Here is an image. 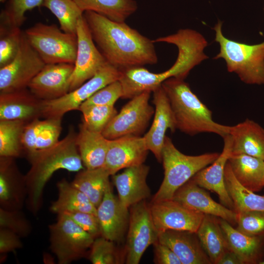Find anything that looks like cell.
I'll list each match as a JSON object with an SVG mask.
<instances>
[{
    "mask_svg": "<svg viewBox=\"0 0 264 264\" xmlns=\"http://www.w3.org/2000/svg\"><path fill=\"white\" fill-rule=\"evenodd\" d=\"M84 17L94 43L110 65L122 70L157 63L153 41L125 22L90 11H85Z\"/></svg>",
    "mask_w": 264,
    "mask_h": 264,
    "instance_id": "1",
    "label": "cell"
},
{
    "mask_svg": "<svg viewBox=\"0 0 264 264\" xmlns=\"http://www.w3.org/2000/svg\"><path fill=\"white\" fill-rule=\"evenodd\" d=\"M77 134L71 129L53 146L28 155L31 167L24 178L29 205L34 212L39 209L44 186L55 172L60 169L79 172L83 169Z\"/></svg>",
    "mask_w": 264,
    "mask_h": 264,
    "instance_id": "2",
    "label": "cell"
},
{
    "mask_svg": "<svg viewBox=\"0 0 264 264\" xmlns=\"http://www.w3.org/2000/svg\"><path fill=\"white\" fill-rule=\"evenodd\" d=\"M170 101L176 129L190 135L213 133L223 138L231 126L216 122L212 111L192 91L184 79L170 78L161 85Z\"/></svg>",
    "mask_w": 264,
    "mask_h": 264,
    "instance_id": "3",
    "label": "cell"
},
{
    "mask_svg": "<svg viewBox=\"0 0 264 264\" xmlns=\"http://www.w3.org/2000/svg\"><path fill=\"white\" fill-rule=\"evenodd\" d=\"M153 42L173 44L177 46L178 52L176 61L168 70L159 73L147 69L142 71L141 81L149 91H153L170 78L184 80L191 69L208 58L204 52L208 45L207 41L201 34L192 29H180L175 34L158 38Z\"/></svg>",
    "mask_w": 264,
    "mask_h": 264,
    "instance_id": "4",
    "label": "cell"
},
{
    "mask_svg": "<svg viewBox=\"0 0 264 264\" xmlns=\"http://www.w3.org/2000/svg\"><path fill=\"white\" fill-rule=\"evenodd\" d=\"M222 22L219 21L213 27L215 41L219 44V53L214 59H223L228 71L238 75L247 84H264V41L248 44L230 40L222 32Z\"/></svg>",
    "mask_w": 264,
    "mask_h": 264,
    "instance_id": "5",
    "label": "cell"
},
{
    "mask_svg": "<svg viewBox=\"0 0 264 264\" xmlns=\"http://www.w3.org/2000/svg\"><path fill=\"white\" fill-rule=\"evenodd\" d=\"M219 154L217 153L198 155L184 154L177 149L171 139L166 136L162 151L164 176L152 202L172 199L180 187L198 172L214 162Z\"/></svg>",
    "mask_w": 264,
    "mask_h": 264,
    "instance_id": "6",
    "label": "cell"
},
{
    "mask_svg": "<svg viewBox=\"0 0 264 264\" xmlns=\"http://www.w3.org/2000/svg\"><path fill=\"white\" fill-rule=\"evenodd\" d=\"M24 34L45 64H74L77 48L76 35L66 33L55 24L42 22L27 28Z\"/></svg>",
    "mask_w": 264,
    "mask_h": 264,
    "instance_id": "7",
    "label": "cell"
},
{
    "mask_svg": "<svg viewBox=\"0 0 264 264\" xmlns=\"http://www.w3.org/2000/svg\"><path fill=\"white\" fill-rule=\"evenodd\" d=\"M49 228L50 248L60 264H68L80 258L95 239L65 213L58 214L56 222Z\"/></svg>",
    "mask_w": 264,
    "mask_h": 264,
    "instance_id": "8",
    "label": "cell"
},
{
    "mask_svg": "<svg viewBox=\"0 0 264 264\" xmlns=\"http://www.w3.org/2000/svg\"><path fill=\"white\" fill-rule=\"evenodd\" d=\"M120 70L108 63L91 78L79 87L55 99L42 100L41 116L62 118L67 112L78 110L80 105L99 89L117 80Z\"/></svg>",
    "mask_w": 264,
    "mask_h": 264,
    "instance_id": "9",
    "label": "cell"
},
{
    "mask_svg": "<svg viewBox=\"0 0 264 264\" xmlns=\"http://www.w3.org/2000/svg\"><path fill=\"white\" fill-rule=\"evenodd\" d=\"M150 91L131 99L111 119L102 133L111 140L126 135H140L149 125L154 110L149 104Z\"/></svg>",
    "mask_w": 264,
    "mask_h": 264,
    "instance_id": "10",
    "label": "cell"
},
{
    "mask_svg": "<svg viewBox=\"0 0 264 264\" xmlns=\"http://www.w3.org/2000/svg\"><path fill=\"white\" fill-rule=\"evenodd\" d=\"M45 64L27 41L23 32L19 50L8 65L0 67V91L6 93L28 88Z\"/></svg>",
    "mask_w": 264,
    "mask_h": 264,
    "instance_id": "11",
    "label": "cell"
},
{
    "mask_svg": "<svg viewBox=\"0 0 264 264\" xmlns=\"http://www.w3.org/2000/svg\"><path fill=\"white\" fill-rule=\"evenodd\" d=\"M126 246V263L138 264L147 248L158 241L150 206L145 200L130 207Z\"/></svg>",
    "mask_w": 264,
    "mask_h": 264,
    "instance_id": "12",
    "label": "cell"
},
{
    "mask_svg": "<svg viewBox=\"0 0 264 264\" xmlns=\"http://www.w3.org/2000/svg\"><path fill=\"white\" fill-rule=\"evenodd\" d=\"M76 36L77 53L69 92L91 78L108 63L95 46L84 15L78 21Z\"/></svg>",
    "mask_w": 264,
    "mask_h": 264,
    "instance_id": "13",
    "label": "cell"
},
{
    "mask_svg": "<svg viewBox=\"0 0 264 264\" xmlns=\"http://www.w3.org/2000/svg\"><path fill=\"white\" fill-rule=\"evenodd\" d=\"M150 207L158 233L167 230L196 233L204 216L173 199L153 202Z\"/></svg>",
    "mask_w": 264,
    "mask_h": 264,
    "instance_id": "14",
    "label": "cell"
},
{
    "mask_svg": "<svg viewBox=\"0 0 264 264\" xmlns=\"http://www.w3.org/2000/svg\"><path fill=\"white\" fill-rule=\"evenodd\" d=\"M74 67V65L70 63L45 64L31 80L28 88L41 100L61 97L69 92Z\"/></svg>",
    "mask_w": 264,
    "mask_h": 264,
    "instance_id": "15",
    "label": "cell"
},
{
    "mask_svg": "<svg viewBox=\"0 0 264 264\" xmlns=\"http://www.w3.org/2000/svg\"><path fill=\"white\" fill-rule=\"evenodd\" d=\"M148 151L143 136L126 135L109 139L103 167L112 176L122 169L143 164Z\"/></svg>",
    "mask_w": 264,
    "mask_h": 264,
    "instance_id": "16",
    "label": "cell"
},
{
    "mask_svg": "<svg viewBox=\"0 0 264 264\" xmlns=\"http://www.w3.org/2000/svg\"><path fill=\"white\" fill-rule=\"evenodd\" d=\"M153 92L154 117L150 129L143 137L149 151L161 162L165 133L169 129L174 132L176 127L169 100L162 86Z\"/></svg>",
    "mask_w": 264,
    "mask_h": 264,
    "instance_id": "17",
    "label": "cell"
},
{
    "mask_svg": "<svg viewBox=\"0 0 264 264\" xmlns=\"http://www.w3.org/2000/svg\"><path fill=\"white\" fill-rule=\"evenodd\" d=\"M101 236L113 242L122 239L129 225L130 212L113 194L110 182L106 186L103 199L97 207Z\"/></svg>",
    "mask_w": 264,
    "mask_h": 264,
    "instance_id": "18",
    "label": "cell"
},
{
    "mask_svg": "<svg viewBox=\"0 0 264 264\" xmlns=\"http://www.w3.org/2000/svg\"><path fill=\"white\" fill-rule=\"evenodd\" d=\"M172 199L204 215L220 217L232 224L237 223V214L234 210L216 202L192 179L176 192Z\"/></svg>",
    "mask_w": 264,
    "mask_h": 264,
    "instance_id": "19",
    "label": "cell"
},
{
    "mask_svg": "<svg viewBox=\"0 0 264 264\" xmlns=\"http://www.w3.org/2000/svg\"><path fill=\"white\" fill-rule=\"evenodd\" d=\"M223 150L208 167L198 172L191 179L198 186L216 193L222 204L234 210V205L225 187L224 170L232 152V138L230 134L223 138Z\"/></svg>",
    "mask_w": 264,
    "mask_h": 264,
    "instance_id": "20",
    "label": "cell"
},
{
    "mask_svg": "<svg viewBox=\"0 0 264 264\" xmlns=\"http://www.w3.org/2000/svg\"><path fill=\"white\" fill-rule=\"evenodd\" d=\"M149 166L142 164L125 169L121 173L112 175L121 204L129 208L150 196L147 183Z\"/></svg>",
    "mask_w": 264,
    "mask_h": 264,
    "instance_id": "21",
    "label": "cell"
},
{
    "mask_svg": "<svg viewBox=\"0 0 264 264\" xmlns=\"http://www.w3.org/2000/svg\"><path fill=\"white\" fill-rule=\"evenodd\" d=\"M42 100L27 88L0 93V120L28 123L41 116Z\"/></svg>",
    "mask_w": 264,
    "mask_h": 264,
    "instance_id": "22",
    "label": "cell"
},
{
    "mask_svg": "<svg viewBox=\"0 0 264 264\" xmlns=\"http://www.w3.org/2000/svg\"><path fill=\"white\" fill-rule=\"evenodd\" d=\"M195 234L187 231L167 230L158 233V241L169 247L182 264H211Z\"/></svg>",
    "mask_w": 264,
    "mask_h": 264,
    "instance_id": "23",
    "label": "cell"
},
{
    "mask_svg": "<svg viewBox=\"0 0 264 264\" xmlns=\"http://www.w3.org/2000/svg\"><path fill=\"white\" fill-rule=\"evenodd\" d=\"M234 154H243L264 161V129L253 120L246 119L231 126Z\"/></svg>",
    "mask_w": 264,
    "mask_h": 264,
    "instance_id": "24",
    "label": "cell"
},
{
    "mask_svg": "<svg viewBox=\"0 0 264 264\" xmlns=\"http://www.w3.org/2000/svg\"><path fill=\"white\" fill-rule=\"evenodd\" d=\"M109 139L101 132L88 130L83 123L77 134L78 151L86 169H94L103 167L109 146Z\"/></svg>",
    "mask_w": 264,
    "mask_h": 264,
    "instance_id": "25",
    "label": "cell"
},
{
    "mask_svg": "<svg viewBox=\"0 0 264 264\" xmlns=\"http://www.w3.org/2000/svg\"><path fill=\"white\" fill-rule=\"evenodd\" d=\"M232 172L244 187L255 192L264 188V161L243 154H231L228 158Z\"/></svg>",
    "mask_w": 264,
    "mask_h": 264,
    "instance_id": "26",
    "label": "cell"
},
{
    "mask_svg": "<svg viewBox=\"0 0 264 264\" xmlns=\"http://www.w3.org/2000/svg\"><path fill=\"white\" fill-rule=\"evenodd\" d=\"M12 159L0 157V201L1 208L18 210L22 202L25 182L24 178L23 179L20 178L14 168Z\"/></svg>",
    "mask_w": 264,
    "mask_h": 264,
    "instance_id": "27",
    "label": "cell"
},
{
    "mask_svg": "<svg viewBox=\"0 0 264 264\" xmlns=\"http://www.w3.org/2000/svg\"><path fill=\"white\" fill-rule=\"evenodd\" d=\"M196 235L212 263L217 264L224 253L229 250L220 223L213 216L204 215Z\"/></svg>",
    "mask_w": 264,
    "mask_h": 264,
    "instance_id": "28",
    "label": "cell"
},
{
    "mask_svg": "<svg viewBox=\"0 0 264 264\" xmlns=\"http://www.w3.org/2000/svg\"><path fill=\"white\" fill-rule=\"evenodd\" d=\"M220 223L229 249L234 252L243 264L255 263L262 246V237L245 235L222 219Z\"/></svg>",
    "mask_w": 264,
    "mask_h": 264,
    "instance_id": "29",
    "label": "cell"
},
{
    "mask_svg": "<svg viewBox=\"0 0 264 264\" xmlns=\"http://www.w3.org/2000/svg\"><path fill=\"white\" fill-rule=\"evenodd\" d=\"M224 182L237 213L248 211L264 212V196L256 194L242 186L235 177L228 161L224 170Z\"/></svg>",
    "mask_w": 264,
    "mask_h": 264,
    "instance_id": "30",
    "label": "cell"
},
{
    "mask_svg": "<svg viewBox=\"0 0 264 264\" xmlns=\"http://www.w3.org/2000/svg\"><path fill=\"white\" fill-rule=\"evenodd\" d=\"M58 197L50 210L57 214L72 212H84L96 215L97 208L81 191L71 183L62 180L57 183Z\"/></svg>",
    "mask_w": 264,
    "mask_h": 264,
    "instance_id": "31",
    "label": "cell"
},
{
    "mask_svg": "<svg viewBox=\"0 0 264 264\" xmlns=\"http://www.w3.org/2000/svg\"><path fill=\"white\" fill-rule=\"evenodd\" d=\"M73 0L84 12L93 11L117 22H125L137 9L134 0Z\"/></svg>",
    "mask_w": 264,
    "mask_h": 264,
    "instance_id": "32",
    "label": "cell"
},
{
    "mask_svg": "<svg viewBox=\"0 0 264 264\" xmlns=\"http://www.w3.org/2000/svg\"><path fill=\"white\" fill-rule=\"evenodd\" d=\"M110 174L104 167L80 171L71 184L84 193L97 208L101 203Z\"/></svg>",
    "mask_w": 264,
    "mask_h": 264,
    "instance_id": "33",
    "label": "cell"
},
{
    "mask_svg": "<svg viewBox=\"0 0 264 264\" xmlns=\"http://www.w3.org/2000/svg\"><path fill=\"white\" fill-rule=\"evenodd\" d=\"M42 5L55 15L62 31L76 35L78 21L84 12L73 0H44Z\"/></svg>",
    "mask_w": 264,
    "mask_h": 264,
    "instance_id": "34",
    "label": "cell"
},
{
    "mask_svg": "<svg viewBox=\"0 0 264 264\" xmlns=\"http://www.w3.org/2000/svg\"><path fill=\"white\" fill-rule=\"evenodd\" d=\"M26 123L21 120H0V157L13 158L21 154L22 133Z\"/></svg>",
    "mask_w": 264,
    "mask_h": 264,
    "instance_id": "35",
    "label": "cell"
},
{
    "mask_svg": "<svg viewBox=\"0 0 264 264\" xmlns=\"http://www.w3.org/2000/svg\"><path fill=\"white\" fill-rule=\"evenodd\" d=\"M0 33V67H1L10 63L17 55L23 32L20 27L1 23Z\"/></svg>",
    "mask_w": 264,
    "mask_h": 264,
    "instance_id": "36",
    "label": "cell"
},
{
    "mask_svg": "<svg viewBox=\"0 0 264 264\" xmlns=\"http://www.w3.org/2000/svg\"><path fill=\"white\" fill-rule=\"evenodd\" d=\"M78 110L83 114L84 125L91 131L101 133L117 113L114 106H92Z\"/></svg>",
    "mask_w": 264,
    "mask_h": 264,
    "instance_id": "37",
    "label": "cell"
},
{
    "mask_svg": "<svg viewBox=\"0 0 264 264\" xmlns=\"http://www.w3.org/2000/svg\"><path fill=\"white\" fill-rule=\"evenodd\" d=\"M44 0H8L0 14L1 23L21 27L25 20V13L42 5Z\"/></svg>",
    "mask_w": 264,
    "mask_h": 264,
    "instance_id": "38",
    "label": "cell"
},
{
    "mask_svg": "<svg viewBox=\"0 0 264 264\" xmlns=\"http://www.w3.org/2000/svg\"><path fill=\"white\" fill-rule=\"evenodd\" d=\"M237 214L238 231L251 236L264 235V212L248 211Z\"/></svg>",
    "mask_w": 264,
    "mask_h": 264,
    "instance_id": "39",
    "label": "cell"
},
{
    "mask_svg": "<svg viewBox=\"0 0 264 264\" xmlns=\"http://www.w3.org/2000/svg\"><path fill=\"white\" fill-rule=\"evenodd\" d=\"M114 242L101 236L94 239L91 246L89 259L93 264H118Z\"/></svg>",
    "mask_w": 264,
    "mask_h": 264,
    "instance_id": "40",
    "label": "cell"
},
{
    "mask_svg": "<svg viewBox=\"0 0 264 264\" xmlns=\"http://www.w3.org/2000/svg\"><path fill=\"white\" fill-rule=\"evenodd\" d=\"M122 95V87L119 81L117 80L98 90L83 102L79 108L92 106H114Z\"/></svg>",
    "mask_w": 264,
    "mask_h": 264,
    "instance_id": "41",
    "label": "cell"
},
{
    "mask_svg": "<svg viewBox=\"0 0 264 264\" xmlns=\"http://www.w3.org/2000/svg\"><path fill=\"white\" fill-rule=\"evenodd\" d=\"M61 130V118H45L44 120V125L37 139L35 152L48 148L57 143L59 141Z\"/></svg>",
    "mask_w": 264,
    "mask_h": 264,
    "instance_id": "42",
    "label": "cell"
},
{
    "mask_svg": "<svg viewBox=\"0 0 264 264\" xmlns=\"http://www.w3.org/2000/svg\"><path fill=\"white\" fill-rule=\"evenodd\" d=\"M0 228L9 229L20 236L29 233V223L18 210L0 208Z\"/></svg>",
    "mask_w": 264,
    "mask_h": 264,
    "instance_id": "43",
    "label": "cell"
},
{
    "mask_svg": "<svg viewBox=\"0 0 264 264\" xmlns=\"http://www.w3.org/2000/svg\"><path fill=\"white\" fill-rule=\"evenodd\" d=\"M44 125V120L38 118L34 119L25 125L22 136V143L23 149L27 155L36 151V146L38 137Z\"/></svg>",
    "mask_w": 264,
    "mask_h": 264,
    "instance_id": "44",
    "label": "cell"
},
{
    "mask_svg": "<svg viewBox=\"0 0 264 264\" xmlns=\"http://www.w3.org/2000/svg\"><path fill=\"white\" fill-rule=\"evenodd\" d=\"M63 213L67 215L79 226L95 238L101 235L100 224L96 215L84 212Z\"/></svg>",
    "mask_w": 264,
    "mask_h": 264,
    "instance_id": "45",
    "label": "cell"
},
{
    "mask_svg": "<svg viewBox=\"0 0 264 264\" xmlns=\"http://www.w3.org/2000/svg\"><path fill=\"white\" fill-rule=\"evenodd\" d=\"M19 236L9 229H0V252L1 254L16 250L22 247Z\"/></svg>",
    "mask_w": 264,
    "mask_h": 264,
    "instance_id": "46",
    "label": "cell"
},
{
    "mask_svg": "<svg viewBox=\"0 0 264 264\" xmlns=\"http://www.w3.org/2000/svg\"><path fill=\"white\" fill-rule=\"evenodd\" d=\"M154 246V262L158 264H182L176 254L167 246L158 241Z\"/></svg>",
    "mask_w": 264,
    "mask_h": 264,
    "instance_id": "47",
    "label": "cell"
},
{
    "mask_svg": "<svg viewBox=\"0 0 264 264\" xmlns=\"http://www.w3.org/2000/svg\"><path fill=\"white\" fill-rule=\"evenodd\" d=\"M243 264L239 257L233 251L229 250L222 256L217 264Z\"/></svg>",
    "mask_w": 264,
    "mask_h": 264,
    "instance_id": "48",
    "label": "cell"
},
{
    "mask_svg": "<svg viewBox=\"0 0 264 264\" xmlns=\"http://www.w3.org/2000/svg\"><path fill=\"white\" fill-rule=\"evenodd\" d=\"M259 264H264V260L259 263Z\"/></svg>",
    "mask_w": 264,
    "mask_h": 264,
    "instance_id": "49",
    "label": "cell"
},
{
    "mask_svg": "<svg viewBox=\"0 0 264 264\" xmlns=\"http://www.w3.org/2000/svg\"><path fill=\"white\" fill-rule=\"evenodd\" d=\"M7 0H0V1L1 2L4 3Z\"/></svg>",
    "mask_w": 264,
    "mask_h": 264,
    "instance_id": "50",
    "label": "cell"
},
{
    "mask_svg": "<svg viewBox=\"0 0 264 264\" xmlns=\"http://www.w3.org/2000/svg\"></svg>",
    "mask_w": 264,
    "mask_h": 264,
    "instance_id": "51",
    "label": "cell"
}]
</instances>
